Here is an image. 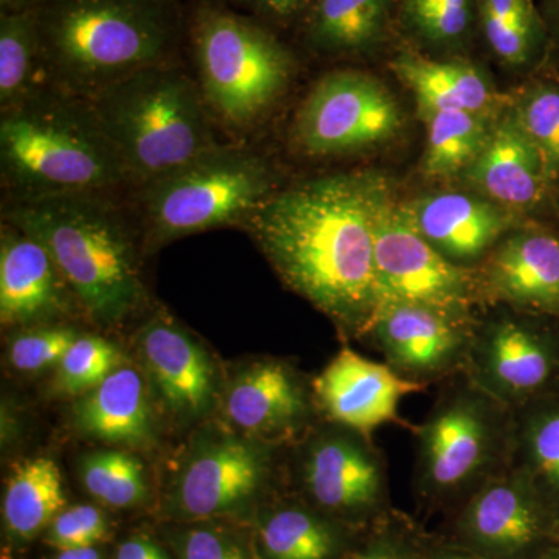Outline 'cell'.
<instances>
[{"label":"cell","mask_w":559,"mask_h":559,"mask_svg":"<svg viewBox=\"0 0 559 559\" xmlns=\"http://www.w3.org/2000/svg\"><path fill=\"white\" fill-rule=\"evenodd\" d=\"M392 200L377 173H341L280 189L246 227L286 286L362 340L380 310L374 224Z\"/></svg>","instance_id":"1"},{"label":"cell","mask_w":559,"mask_h":559,"mask_svg":"<svg viewBox=\"0 0 559 559\" xmlns=\"http://www.w3.org/2000/svg\"><path fill=\"white\" fill-rule=\"evenodd\" d=\"M128 210L117 191L2 200V221L39 242L102 325H119L145 300Z\"/></svg>","instance_id":"2"},{"label":"cell","mask_w":559,"mask_h":559,"mask_svg":"<svg viewBox=\"0 0 559 559\" xmlns=\"http://www.w3.org/2000/svg\"><path fill=\"white\" fill-rule=\"evenodd\" d=\"M36 10L51 84L87 100L170 62L182 27L178 0H43Z\"/></svg>","instance_id":"3"},{"label":"cell","mask_w":559,"mask_h":559,"mask_svg":"<svg viewBox=\"0 0 559 559\" xmlns=\"http://www.w3.org/2000/svg\"><path fill=\"white\" fill-rule=\"evenodd\" d=\"M3 198L132 187L92 102L49 86L0 112Z\"/></svg>","instance_id":"4"},{"label":"cell","mask_w":559,"mask_h":559,"mask_svg":"<svg viewBox=\"0 0 559 559\" xmlns=\"http://www.w3.org/2000/svg\"><path fill=\"white\" fill-rule=\"evenodd\" d=\"M91 102L135 189L219 143L200 84L173 61L139 70Z\"/></svg>","instance_id":"5"},{"label":"cell","mask_w":559,"mask_h":559,"mask_svg":"<svg viewBox=\"0 0 559 559\" xmlns=\"http://www.w3.org/2000/svg\"><path fill=\"white\" fill-rule=\"evenodd\" d=\"M415 437L414 484L426 502L460 507L511 468L514 412L465 373L443 382Z\"/></svg>","instance_id":"6"},{"label":"cell","mask_w":559,"mask_h":559,"mask_svg":"<svg viewBox=\"0 0 559 559\" xmlns=\"http://www.w3.org/2000/svg\"><path fill=\"white\" fill-rule=\"evenodd\" d=\"M277 190L266 157L242 143H216L139 187L140 223L153 246L235 224L246 226Z\"/></svg>","instance_id":"7"},{"label":"cell","mask_w":559,"mask_h":559,"mask_svg":"<svg viewBox=\"0 0 559 559\" xmlns=\"http://www.w3.org/2000/svg\"><path fill=\"white\" fill-rule=\"evenodd\" d=\"M198 84L213 119L231 131L260 123L288 91L293 51L259 22L204 3L191 27Z\"/></svg>","instance_id":"8"},{"label":"cell","mask_w":559,"mask_h":559,"mask_svg":"<svg viewBox=\"0 0 559 559\" xmlns=\"http://www.w3.org/2000/svg\"><path fill=\"white\" fill-rule=\"evenodd\" d=\"M539 318L503 307L473 323L463 373L511 411L559 392V334Z\"/></svg>","instance_id":"9"},{"label":"cell","mask_w":559,"mask_h":559,"mask_svg":"<svg viewBox=\"0 0 559 559\" xmlns=\"http://www.w3.org/2000/svg\"><path fill=\"white\" fill-rule=\"evenodd\" d=\"M374 267L380 308L393 301L423 305L474 322L480 290L474 271L444 259L415 229L404 205L390 200L374 224Z\"/></svg>","instance_id":"10"},{"label":"cell","mask_w":559,"mask_h":559,"mask_svg":"<svg viewBox=\"0 0 559 559\" xmlns=\"http://www.w3.org/2000/svg\"><path fill=\"white\" fill-rule=\"evenodd\" d=\"M403 123L399 102L380 80L360 70H333L297 109L294 140L310 156H342L389 142Z\"/></svg>","instance_id":"11"},{"label":"cell","mask_w":559,"mask_h":559,"mask_svg":"<svg viewBox=\"0 0 559 559\" xmlns=\"http://www.w3.org/2000/svg\"><path fill=\"white\" fill-rule=\"evenodd\" d=\"M329 423L301 447V491L312 509L345 524L382 520L389 502L384 454L371 437Z\"/></svg>","instance_id":"12"},{"label":"cell","mask_w":559,"mask_h":559,"mask_svg":"<svg viewBox=\"0 0 559 559\" xmlns=\"http://www.w3.org/2000/svg\"><path fill=\"white\" fill-rule=\"evenodd\" d=\"M455 536L485 559H536L559 544V510L509 469L460 507Z\"/></svg>","instance_id":"13"},{"label":"cell","mask_w":559,"mask_h":559,"mask_svg":"<svg viewBox=\"0 0 559 559\" xmlns=\"http://www.w3.org/2000/svg\"><path fill=\"white\" fill-rule=\"evenodd\" d=\"M271 451L259 440L230 433L202 437L183 462L171 511L189 521L212 520L250 506L267 485Z\"/></svg>","instance_id":"14"},{"label":"cell","mask_w":559,"mask_h":559,"mask_svg":"<svg viewBox=\"0 0 559 559\" xmlns=\"http://www.w3.org/2000/svg\"><path fill=\"white\" fill-rule=\"evenodd\" d=\"M474 322H462L423 305H382L367 340L404 380L426 389L463 373Z\"/></svg>","instance_id":"15"},{"label":"cell","mask_w":559,"mask_h":559,"mask_svg":"<svg viewBox=\"0 0 559 559\" xmlns=\"http://www.w3.org/2000/svg\"><path fill=\"white\" fill-rule=\"evenodd\" d=\"M316 403L326 421L371 437L384 425L414 430L400 417V403L425 385L404 380L385 362H374L344 347L312 381Z\"/></svg>","instance_id":"16"},{"label":"cell","mask_w":559,"mask_h":559,"mask_svg":"<svg viewBox=\"0 0 559 559\" xmlns=\"http://www.w3.org/2000/svg\"><path fill=\"white\" fill-rule=\"evenodd\" d=\"M481 301L559 319V238L543 229H513L474 270Z\"/></svg>","instance_id":"17"},{"label":"cell","mask_w":559,"mask_h":559,"mask_svg":"<svg viewBox=\"0 0 559 559\" xmlns=\"http://www.w3.org/2000/svg\"><path fill=\"white\" fill-rule=\"evenodd\" d=\"M415 229L455 266L476 270L511 230L516 215L477 194L440 191L404 204Z\"/></svg>","instance_id":"18"},{"label":"cell","mask_w":559,"mask_h":559,"mask_svg":"<svg viewBox=\"0 0 559 559\" xmlns=\"http://www.w3.org/2000/svg\"><path fill=\"white\" fill-rule=\"evenodd\" d=\"M235 428L257 439L285 440L310 428L316 411L314 390L293 367L264 359L241 371L224 404Z\"/></svg>","instance_id":"19"},{"label":"cell","mask_w":559,"mask_h":559,"mask_svg":"<svg viewBox=\"0 0 559 559\" xmlns=\"http://www.w3.org/2000/svg\"><path fill=\"white\" fill-rule=\"evenodd\" d=\"M138 347L160 400L173 414L200 417L215 395V370L207 353L164 316H154L138 334Z\"/></svg>","instance_id":"20"},{"label":"cell","mask_w":559,"mask_h":559,"mask_svg":"<svg viewBox=\"0 0 559 559\" xmlns=\"http://www.w3.org/2000/svg\"><path fill=\"white\" fill-rule=\"evenodd\" d=\"M0 235V319L3 325L43 322L68 310V296L75 297V294L49 252L3 221Z\"/></svg>","instance_id":"21"},{"label":"cell","mask_w":559,"mask_h":559,"mask_svg":"<svg viewBox=\"0 0 559 559\" xmlns=\"http://www.w3.org/2000/svg\"><path fill=\"white\" fill-rule=\"evenodd\" d=\"M462 175L480 197L509 210L533 207L550 186L510 108L495 120L484 150Z\"/></svg>","instance_id":"22"},{"label":"cell","mask_w":559,"mask_h":559,"mask_svg":"<svg viewBox=\"0 0 559 559\" xmlns=\"http://www.w3.org/2000/svg\"><path fill=\"white\" fill-rule=\"evenodd\" d=\"M404 86L409 87L418 110L462 109L498 116V92L488 76L462 58H433L415 49H403L390 64Z\"/></svg>","instance_id":"23"},{"label":"cell","mask_w":559,"mask_h":559,"mask_svg":"<svg viewBox=\"0 0 559 559\" xmlns=\"http://www.w3.org/2000/svg\"><path fill=\"white\" fill-rule=\"evenodd\" d=\"M301 24L305 43L316 53H373L399 31L396 0H314Z\"/></svg>","instance_id":"24"},{"label":"cell","mask_w":559,"mask_h":559,"mask_svg":"<svg viewBox=\"0 0 559 559\" xmlns=\"http://www.w3.org/2000/svg\"><path fill=\"white\" fill-rule=\"evenodd\" d=\"M73 419L81 432L109 443H148L153 419L145 381L134 367L120 366L97 388L84 393Z\"/></svg>","instance_id":"25"},{"label":"cell","mask_w":559,"mask_h":559,"mask_svg":"<svg viewBox=\"0 0 559 559\" xmlns=\"http://www.w3.org/2000/svg\"><path fill=\"white\" fill-rule=\"evenodd\" d=\"M514 412L511 468L559 510V392Z\"/></svg>","instance_id":"26"},{"label":"cell","mask_w":559,"mask_h":559,"mask_svg":"<svg viewBox=\"0 0 559 559\" xmlns=\"http://www.w3.org/2000/svg\"><path fill=\"white\" fill-rule=\"evenodd\" d=\"M53 86L44 60L36 3L0 14V112Z\"/></svg>","instance_id":"27"},{"label":"cell","mask_w":559,"mask_h":559,"mask_svg":"<svg viewBox=\"0 0 559 559\" xmlns=\"http://www.w3.org/2000/svg\"><path fill=\"white\" fill-rule=\"evenodd\" d=\"M336 520L312 507L290 503L264 514L259 527L263 559H336L345 544Z\"/></svg>","instance_id":"28"},{"label":"cell","mask_w":559,"mask_h":559,"mask_svg":"<svg viewBox=\"0 0 559 559\" xmlns=\"http://www.w3.org/2000/svg\"><path fill=\"white\" fill-rule=\"evenodd\" d=\"M396 25L415 50L457 58L479 35V0H396Z\"/></svg>","instance_id":"29"},{"label":"cell","mask_w":559,"mask_h":559,"mask_svg":"<svg viewBox=\"0 0 559 559\" xmlns=\"http://www.w3.org/2000/svg\"><path fill=\"white\" fill-rule=\"evenodd\" d=\"M61 471L53 460L36 457L11 473L3 495L2 513L11 538L35 539L64 510Z\"/></svg>","instance_id":"30"},{"label":"cell","mask_w":559,"mask_h":559,"mask_svg":"<svg viewBox=\"0 0 559 559\" xmlns=\"http://www.w3.org/2000/svg\"><path fill=\"white\" fill-rule=\"evenodd\" d=\"M426 127L421 168L430 178L462 175L488 142L498 117L462 109L418 110Z\"/></svg>","instance_id":"31"},{"label":"cell","mask_w":559,"mask_h":559,"mask_svg":"<svg viewBox=\"0 0 559 559\" xmlns=\"http://www.w3.org/2000/svg\"><path fill=\"white\" fill-rule=\"evenodd\" d=\"M81 479L92 498L114 509L139 506L148 496L142 463L123 451L87 455L81 463Z\"/></svg>","instance_id":"32"},{"label":"cell","mask_w":559,"mask_h":559,"mask_svg":"<svg viewBox=\"0 0 559 559\" xmlns=\"http://www.w3.org/2000/svg\"><path fill=\"white\" fill-rule=\"evenodd\" d=\"M539 154L549 183L559 178V90L547 84L522 92L510 108Z\"/></svg>","instance_id":"33"},{"label":"cell","mask_w":559,"mask_h":559,"mask_svg":"<svg viewBox=\"0 0 559 559\" xmlns=\"http://www.w3.org/2000/svg\"><path fill=\"white\" fill-rule=\"evenodd\" d=\"M120 366L116 345L97 336H79L58 364V389L69 395H84Z\"/></svg>","instance_id":"34"},{"label":"cell","mask_w":559,"mask_h":559,"mask_svg":"<svg viewBox=\"0 0 559 559\" xmlns=\"http://www.w3.org/2000/svg\"><path fill=\"white\" fill-rule=\"evenodd\" d=\"M79 333L66 326H40L17 334L9 345V360L14 369L35 373L60 364Z\"/></svg>","instance_id":"35"},{"label":"cell","mask_w":559,"mask_h":559,"mask_svg":"<svg viewBox=\"0 0 559 559\" xmlns=\"http://www.w3.org/2000/svg\"><path fill=\"white\" fill-rule=\"evenodd\" d=\"M108 521L94 506H76L62 510L50 524L49 543L60 550L94 547L105 539Z\"/></svg>","instance_id":"36"},{"label":"cell","mask_w":559,"mask_h":559,"mask_svg":"<svg viewBox=\"0 0 559 559\" xmlns=\"http://www.w3.org/2000/svg\"><path fill=\"white\" fill-rule=\"evenodd\" d=\"M180 559H250L229 533L213 527L189 528L179 536Z\"/></svg>","instance_id":"37"},{"label":"cell","mask_w":559,"mask_h":559,"mask_svg":"<svg viewBox=\"0 0 559 559\" xmlns=\"http://www.w3.org/2000/svg\"><path fill=\"white\" fill-rule=\"evenodd\" d=\"M412 540L399 530L380 527L358 550L342 559H423Z\"/></svg>","instance_id":"38"},{"label":"cell","mask_w":559,"mask_h":559,"mask_svg":"<svg viewBox=\"0 0 559 559\" xmlns=\"http://www.w3.org/2000/svg\"><path fill=\"white\" fill-rule=\"evenodd\" d=\"M261 16L277 22V24H293L304 22L314 0H248Z\"/></svg>","instance_id":"39"},{"label":"cell","mask_w":559,"mask_h":559,"mask_svg":"<svg viewBox=\"0 0 559 559\" xmlns=\"http://www.w3.org/2000/svg\"><path fill=\"white\" fill-rule=\"evenodd\" d=\"M116 559H170L156 543L143 536H135L120 544Z\"/></svg>","instance_id":"40"},{"label":"cell","mask_w":559,"mask_h":559,"mask_svg":"<svg viewBox=\"0 0 559 559\" xmlns=\"http://www.w3.org/2000/svg\"><path fill=\"white\" fill-rule=\"evenodd\" d=\"M539 13L546 22L549 38L559 43V0H540Z\"/></svg>","instance_id":"41"},{"label":"cell","mask_w":559,"mask_h":559,"mask_svg":"<svg viewBox=\"0 0 559 559\" xmlns=\"http://www.w3.org/2000/svg\"><path fill=\"white\" fill-rule=\"evenodd\" d=\"M425 559H485L465 549H439L425 555Z\"/></svg>","instance_id":"42"},{"label":"cell","mask_w":559,"mask_h":559,"mask_svg":"<svg viewBox=\"0 0 559 559\" xmlns=\"http://www.w3.org/2000/svg\"><path fill=\"white\" fill-rule=\"evenodd\" d=\"M55 559H102V557L94 547H81V549L61 550Z\"/></svg>","instance_id":"43"},{"label":"cell","mask_w":559,"mask_h":559,"mask_svg":"<svg viewBox=\"0 0 559 559\" xmlns=\"http://www.w3.org/2000/svg\"><path fill=\"white\" fill-rule=\"evenodd\" d=\"M35 5V0H0L2 11H16Z\"/></svg>","instance_id":"44"},{"label":"cell","mask_w":559,"mask_h":559,"mask_svg":"<svg viewBox=\"0 0 559 559\" xmlns=\"http://www.w3.org/2000/svg\"><path fill=\"white\" fill-rule=\"evenodd\" d=\"M536 559H559V544H555Z\"/></svg>","instance_id":"45"},{"label":"cell","mask_w":559,"mask_h":559,"mask_svg":"<svg viewBox=\"0 0 559 559\" xmlns=\"http://www.w3.org/2000/svg\"><path fill=\"white\" fill-rule=\"evenodd\" d=\"M532 2H535V3H536V0H532Z\"/></svg>","instance_id":"46"},{"label":"cell","mask_w":559,"mask_h":559,"mask_svg":"<svg viewBox=\"0 0 559 559\" xmlns=\"http://www.w3.org/2000/svg\"><path fill=\"white\" fill-rule=\"evenodd\" d=\"M423 559H425V558H423Z\"/></svg>","instance_id":"47"}]
</instances>
